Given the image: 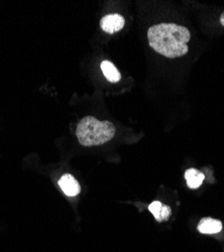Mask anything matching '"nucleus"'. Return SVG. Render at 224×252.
I'll use <instances>...</instances> for the list:
<instances>
[{"label": "nucleus", "instance_id": "nucleus-3", "mask_svg": "<svg viewBox=\"0 0 224 252\" xmlns=\"http://www.w3.org/2000/svg\"><path fill=\"white\" fill-rule=\"evenodd\" d=\"M125 25H126L125 17L117 13L107 14L100 20V28L109 34H113L121 31L124 29Z\"/></svg>", "mask_w": 224, "mask_h": 252}, {"label": "nucleus", "instance_id": "nucleus-7", "mask_svg": "<svg viewBox=\"0 0 224 252\" xmlns=\"http://www.w3.org/2000/svg\"><path fill=\"white\" fill-rule=\"evenodd\" d=\"M101 70H102L104 76L109 82L116 83L120 80L121 76L115 66L109 61H103L101 63Z\"/></svg>", "mask_w": 224, "mask_h": 252}, {"label": "nucleus", "instance_id": "nucleus-6", "mask_svg": "<svg viewBox=\"0 0 224 252\" xmlns=\"http://www.w3.org/2000/svg\"><path fill=\"white\" fill-rule=\"evenodd\" d=\"M185 179L187 181V186L190 189H197L202 185L205 177L203 173L196 169H189L185 173Z\"/></svg>", "mask_w": 224, "mask_h": 252}, {"label": "nucleus", "instance_id": "nucleus-4", "mask_svg": "<svg viewBox=\"0 0 224 252\" xmlns=\"http://www.w3.org/2000/svg\"><path fill=\"white\" fill-rule=\"evenodd\" d=\"M59 186L62 191L69 197H75L80 194L81 188L78 181L70 174L62 176L59 181Z\"/></svg>", "mask_w": 224, "mask_h": 252}, {"label": "nucleus", "instance_id": "nucleus-2", "mask_svg": "<svg viewBox=\"0 0 224 252\" xmlns=\"http://www.w3.org/2000/svg\"><path fill=\"white\" fill-rule=\"evenodd\" d=\"M76 135L83 146L101 145L114 137L115 127L109 121H99L93 116H86L79 122Z\"/></svg>", "mask_w": 224, "mask_h": 252}, {"label": "nucleus", "instance_id": "nucleus-8", "mask_svg": "<svg viewBox=\"0 0 224 252\" xmlns=\"http://www.w3.org/2000/svg\"><path fill=\"white\" fill-rule=\"evenodd\" d=\"M171 214H172L171 207L162 204V206H161V208H160V212H159L158 216L156 217V220H157L158 222L167 221V220L171 217Z\"/></svg>", "mask_w": 224, "mask_h": 252}, {"label": "nucleus", "instance_id": "nucleus-9", "mask_svg": "<svg viewBox=\"0 0 224 252\" xmlns=\"http://www.w3.org/2000/svg\"><path fill=\"white\" fill-rule=\"evenodd\" d=\"M161 206H162V204H161L160 202H159V201H155V202H153V203L149 206L150 212L154 215L155 218L158 216V214H159V212H160V210Z\"/></svg>", "mask_w": 224, "mask_h": 252}, {"label": "nucleus", "instance_id": "nucleus-1", "mask_svg": "<svg viewBox=\"0 0 224 252\" xmlns=\"http://www.w3.org/2000/svg\"><path fill=\"white\" fill-rule=\"evenodd\" d=\"M150 46L159 54L169 59L185 56L191 38L189 30L176 24H160L148 31Z\"/></svg>", "mask_w": 224, "mask_h": 252}, {"label": "nucleus", "instance_id": "nucleus-10", "mask_svg": "<svg viewBox=\"0 0 224 252\" xmlns=\"http://www.w3.org/2000/svg\"><path fill=\"white\" fill-rule=\"evenodd\" d=\"M220 24L224 27V12L221 14V16H220Z\"/></svg>", "mask_w": 224, "mask_h": 252}, {"label": "nucleus", "instance_id": "nucleus-5", "mask_svg": "<svg viewBox=\"0 0 224 252\" xmlns=\"http://www.w3.org/2000/svg\"><path fill=\"white\" fill-rule=\"evenodd\" d=\"M199 232L203 234H216L222 230V223L212 218H203L198 224Z\"/></svg>", "mask_w": 224, "mask_h": 252}]
</instances>
